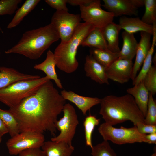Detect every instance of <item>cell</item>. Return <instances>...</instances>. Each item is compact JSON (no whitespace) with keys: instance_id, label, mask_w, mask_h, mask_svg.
I'll return each mask as SVG.
<instances>
[{"instance_id":"obj_1","label":"cell","mask_w":156,"mask_h":156,"mask_svg":"<svg viewBox=\"0 0 156 156\" xmlns=\"http://www.w3.org/2000/svg\"><path fill=\"white\" fill-rule=\"evenodd\" d=\"M65 100L50 80L33 94L8 110L16 120L20 133L49 132L55 136V124L62 111Z\"/></svg>"},{"instance_id":"obj_2","label":"cell","mask_w":156,"mask_h":156,"mask_svg":"<svg viewBox=\"0 0 156 156\" xmlns=\"http://www.w3.org/2000/svg\"><path fill=\"white\" fill-rule=\"evenodd\" d=\"M99 114L105 122L113 126L127 120L135 126L144 123L145 118L133 97L129 94L121 96L109 95L101 99Z\"/></svg>"},{"instance_id":"obj_3","label":"cell","mask_w":156,"mask_h":156,"mask_svg":"<svg viewBox=\"0 0 156 156\" xmlns=\"http://www.w3.org/2000/svg\"><path fill=\"white\" fill-rule=\"evenodd\" d=\"M60 38L55 28L50 23L25 32L17 44L5 51V53L18 54L30 59L36 60Z\"/></svg>"},{"instance_id":"obj_4","label":"cell","mask_w":156,"mask_h":156,"mask_svg":"<svg viewBox=\"0 0 156 156\" xmlns=\"http://www.w3.org/2000/svg\"><path fill=\"white\" fill-rule=\"evenodd\" d=\"M94 28L87 23H81L69 40L60 42L53 53L56 66L59 69L67 73H72L77 70L79 66L76 58L78 47Z\"/></svg>"},{"instance_id":"obj_5","label":"cell","mask_w":156,"mask_h":156,"mask_svg":"<svg viewBox=\"0 0 156 156\" xmlns=\"http://www.w3.org/2000/svg\"><path fill=\"white\" fill-rule=\"evenodd\" d=\"M46 76L37 79L20 81L0 89V101L11 108L35 93L43 83L50 80Z\"/></svg>"},{"instance_id":"obj_6","label":"cell","mask_w":156,"mask_h":156,"mask_svg":"<svg viewBox=\"0 0 156 156\" xmlns=\"http://www.w3.org/2000/svg\"><path fill=\"white\" fill-rule=\"evenodd\" d=\"M98 130L104 140H110L116 144L142 142L151 144L145 137L146 134L140 133L135 126L129 128L121 126L116 128L105 122L100 125Z\"/></svg>"},{"instance_id":"obj_7","label":"cell","mask_w":156,"mask_h":156,"mask_svg":"<svg viewBox=\"0 0 156 156\" xmlns=\"http://www.w3.org/2000/svg\"><path fill=\"white\" fill-rule=\"evenodd\" d=\"M63 116L57 120L55 124L60 134L51 139L56 142H63L73 146L72 141L79 123L77 115L73 106L69 103H65L62 111Z\"/></svg>"},{"instance_id":"obj_8","label":"cell","mask_w":156,"mask_h":156,"mask_svg":"<svg viewBox=\"0 0 156 156\" xmlns=\"http://www.w3.org/2000/svg\"><path fill=\"white\" fill-rule=\"evenodd\" d=\"M101 1L93 0L88 5L79 6L81 19L95 28L102 29L113 22L114 16L111 12L103 10Z\"/></svg>"},{"instance_id":"obj_9","label":"cell","mask_w":156,"mask_h":156,"mask_svg":"<svg viewBox=\"0 0 156 156\" xmlns=\"http://www.w3.org/2000/svg\"><path fill=\"white\" fill-rule=\"evenodd\" d=\"M44 141L42 133L23 132L9 139L6 145L9 154L16 155L25 150L40 148Z\"/></svg>"},{"instance_id":"obj_10","label":"cell","mask_w":156,"mask_h":156,"mask_svg":"<svg viewBox=\"0 0 156 156\" xmlns=\"http://www.w3.org/2000/svg\"><path fill=\"white\" fill-rule=\"evenodd\" d=\"M81 20L79 14H70L68 11H56L51 23L57 30L61 42H65L73 36Z\"/></svg>"},{"instance_id":"obj_11","label":"cell","mask_w":156,"mask_h":156,"mask_svg":"<svg viewBox=\"0 0 156 156\" xmlns=\"http://www.w3.org/2000/svg\"><path fill=\"white\" fill-rule=\"evenodd\" d=\"M102 6L114 16H137L138 8L144 5V0H103Z\"/></svg>"},{"instance_id":"obj_12","label":"cell","mask_w":156,"mask_h":156,"mask_svg":"<svg viewBox=\"0 0 156 156\" xmlns=\"http://www.w3.org/2000/svg\"><path fill=\"white\" fill-rule=\"evenodd\" d=\"M132 61L118 58L105 69L108 79L120 84L131 79L133 68Z\"/></svg>"},{"instance_id":"obj_13","label":"cell","mask_w":156,"mask_h":156,"mask_svg":"<svg viewBox=\"0 0 156 156\" xmlns=\"http://www.w3.org/2000/svg\"><path fill=\"white\" fill-rule=\"evenodd\" d=\"M106 68L98 62L90 55L85 58L84 70L86 76L100 84L109 85L105 71Z\"/></svg>"},{"instance_id":"obj_14","label":"cell","mask_w":156,"mask_h":156,"mask_svg":"<svg viewBox=\"0 0 156 156\" xmlns=\"http://www.w3.org/2000/svg\"><path fill=\"white\" fill-rule=\"evenodd\" d=\"M60 94L65 100L74 103L84 115L92 107L100 104L101 102V99L98 98L82 96L71 91L63 90Z\"/></svg>"},{"instance_id":"obj_15","label":"cell","mask_w":156,"mask_h":156,"mask_svg":"<svg viewBox=\"0 0 156 156\" xmlns=\"http://www.w3.org/2000/svg\"><path fill=\"white\" fill-rule=\"evenodd\" d=\"M152 35L144 31L140 32V39L138 43L135 61L133 64L131 79L132 81L142 65L150 49Z\"/></svg>"},{"instance_id":"obj_16","label":"cell","mask_w":156,"mask_h":156,"mask_svg":"<svg viewBox=\"0 0 156 156\" xmlns=\"http://www.w3.org/2000/svg\"><path fill=\"white\" fill-rule=\"evenodd\" d=\"M40 77L38 75L21 73L12 68L0 66V89L18 81L34 79Z\"/></svg>"},{"instance_id":"obj_17","label":"cell","mask_w":156,"mask_h":156,"mask_svg":"<svg viewBox=\"0 0 156 156\" xmlns=\"http://www.w3.org/2000/svg\"><path fill=\"white\" fill-rule=\"evenodd\" d=\"M118 24L121 29L131 34L138 31H144L152 35L153 27L152 25L144 23L139 17H128L123 16L120 17Z\"/></svg>"},{"instance_id":"obj_18","label":"cell","mask_w":156,"mask_h":156,"mask_svg":"<svg viewBox=\"0 0 156 156\" xmlns=\"http://www.w3.org/2000/svg\"><path fill=\"white\" fill-rule=\"evenodd\" d=\"M126 91L128 94L133 97L145 118L147 110L149 92L145 87L143 81L133 87L127 88Z\"/></svg>"},{"instance_id":"obj_19","label":"cell","mask_w":156,"mask_h":156,"mask_svg":"<svg viewBox=\"0 0 156 156\" xmlns=\"http://www.w3.org/2000/svg\"><path fill=\"white\" fill-rule=\"evenodd\" d=\"M56 66L54 53L50 50H49L47 53L46 57L44 60L40 63L36 64L34 68L36 70L43 71L50 80L54 81L58 88L62 89L63 87L56 72Z\"/></svg>"},{"instance_id":"obj_20","label":"cell","mask_w":156,"mask_h":156,"mask_svg":"<svg viewBox=\"0 0 156 156\" xmlns=\"http://www.w3.org/2000/svg\"><path fill=\"white\" fill-rule=\"evenodd\" d=\"M46 156H71L74 147L66 143L51 140L44 142L41 147Z\"/></svg>"},{"instance_id":"obj_21","label":"cell","mask_w":156,"mask_h":156,"mask_svg":"<svg viewBox=\"0 0 156 156\" xmlns=\"http://www.w3.org/2000/svg\"><path fill=\"white\" fill-rule=\"evenodd\" d=\"M123 44L119 54L118 59L132 61L135 56L138 42L133 34L123 31L122 34Z\"/></svg>"},{"instance_id":"obj_22","label":"cell","mask_w":156,"mask_h":156,"mask_svg":"<svg viewBox=\"0 0 156 156\" xmlns=\"http://www.w3.org/2000/svg\"><path fill=\"white\" fill-rule=\"evenodd\" d=\"M102 29L109 50L113 52H119V35L121 29L119 25L113 22Z\"/></svg>"},{"instance_id":"obj_23","label":"cell","mask_w":156,"mask_h":156,"mask_svg":"<svg viewBox=\"0 0 156 156\" xmlns=\"http://www.w3.org/2000/svg\"><path fill=\"white\" fill-rule=\"evenodd\" d=\"M81 45L110 51L108 48L102 29L94 28L85 38Z\"/></svg>"},{"instance_id":"obj_24","label":"cell","mask_w":156,"mask_h":156,"mask_svg":"<svg viewBox=\"0 0 156 156\" xmlns=\"http://www.w3.org/2000/svg\"><path fill=\"white\" fill-rule=\"evenodd\" d=\"M40 1V0H26L21 7L16 11L13 18L7 26V28L11 29L18 25Z\"/></svg>"},{"instance_id":"obj_25","label":"cell","mask_w":156,"mask_h":156,"mask_svg":"<svg viewBox=\"0 0 156 156\" xmlns=\"http://www.w3.org/2000/svg\"><path fill=\"white\" fill-rule=\"evenodd\" d=\"M90 54L99 64L106 68L119 57V52H113L94 48H90Z\"/></svg>"},{"instance_id":"obj_26","label":"cell","mask_w":156,"mask_h":156,"mask_svg":"<svg viewBox=\"0 0 156 156\" xmlns=\"http://www.w3.org/2000/svg\"><path fill=\"white\" fill-rule=\"evenodd\" d=\"M152 42L150 49L142 64V66L139 73L132 81L133 86L136 85L143 81L146 73L151 68L153 55L156 44V26H153V32Z\"/></svg>"},{"instance_id":"obj_27","label":"cell","mask_w":156,"mask_h":156,"mask_svg":"<svg viewBox=\"0 0 156 156\" xmlns=\"http://www.w3.org/2000/svg\"><path fill=\"white\" fill-rule=\"evenodd\" d=\"M0 118L6 127L11 137L20 133L18 124L15 118L8 110L0 108Z\"/></svg>"},{"instance_id":"obj_28","label":"cell","mask_w":156,"mask_h":156,"mask_svg":"<svg viewBox=\"0 0 156 156\" xmlns=\"http://www.w3.org/2000/svg\"><path fill=\"white\" fill-rule=\"evenodd\" d=\"M100 122V119L97 118L95 116L90 115L85 118L83 122L86 144L91 148L93 147L92 134L95 126L99 125Z\"/></svg>"},{"instance_id":"obj_29","label":"cell","mask_w":156,"mask_h":156,"mask_svg":"<svg viewBox=\"0 0 156 156\" xmlns=\"http://www.w3.org/2000/svg\"><path fill=\"white\" fill-rule=\"evenodd\" d=\"M145 10L141 20L147 24L156 23V0H144Z\"/></svg>"},{"instance_id":"obj_30","label":"cell","mask_w":156,"mask_h":156,"mask_svg":"<svg viewBox=\"0 0 156 156\" xmlns=\"http://www.w3.org/2000/svg\"><path fill=\"white\" fill-rule=\"evenodd\" d=\"M91 149L92 156H117L116 153L107 140H104L102 142L93 146Z\"/></svg>"},{"instance_id":"obj_31","label":"cell","mask_w":156,"mask_h":156,"mask_svg":"<svg viewBox=\"0 0 156 156\" xmlns=\"http://www.w3.org/2000/svg\"><path fill=\"white\" fill-rule=\"evenodd\" d=\"M22 2V0H0V16L13 14L17 10L18 5ZM0 31L3 32L0 27Z\"/></svg>"},{"instance_id":"obj_32","label":"cell","mask_w":156,"mask_h":156,"mask_svg":"<svg viewBox=\"0 0 156 156\" xmlns=\"http://www.w3.org/2000/svg\"><path fill=\"white\" fill-rule=\"evenodd\" d=\"M144 85L150 93H156V66H152L143 80Z\"/></svg>"},{"instance_id":"obj_33","label":"cell","mask_w":156,"mask_h":156,"mask_svg":"<svg viewBox=\"0 0 156 156\" xmlns=\"http://www.w3.org/2000/svg\"><path fill=\"white\" fill-rule=\"evenodd\" d=\"M153 96L149 93L147 110L144 119L146 124L156 125V103Z\"/></svg>"},{"instance_id":"obj_34","label":"cell","mask_w":156,"mask_h":156,"mask_svg":"<svg viewBox=\"0 0 156 156\" xmlns=\"http://www.w3.org/2000/svg\"><path fill=\"white\" fill-rule=\"evenodd\" d=\"M45 2L56 11H68L66 6L67 0H45Z\"/></svg>"},{"instance_id":"obj_35","label":"cell","mask_w":156,"mask_h":156,"mask_svg":"<svg viewBox=\"0 0 156 156\" xmlns=\"http://www.w3.org/2000/svg\"><path fill=\"white\" fill-rule=\"evenodd\" d=\"M138 131L140 133L146 134L156 133V125H150L139 122L135 126Z\"/></svg>"},{"instance_id":"obj_36","label":"cell","mask_w":156,"mask_h":156,"mask_svg":"<svg viewBox=\"0 0 156 156\" xmlns=\"http://www.w3.org/2000/svg\"><path fill=\"white\" fill-rule=\"evenodd\" d=\"M18 155L19 156H46L40 148L25 150L21 151Z\"/></svg>"},{"instance_id":"obj_37","label":"cell","mask_w":156,"mask_h":156,"mask_svg":"<svg viewBox=\"0 0 156 156\" xmlns=\"http://www.w3.org/2000/svg\"><path fill=\"white\" fill-rule=\"evenodd\" d=\"M93 0H67V3L73 6L84 5H88Z\"/></svg>"},{"instance_id":"obj_38","label":"cell","mask_w":156,"mask_h":156,"mask_svg":"<svg viewBox=\"0 0 156 156\" xmlns=\"http://www.w3.org/2000/svg\"><path fill=\"white\" fill-rule=\"evenodd\" d=\"M146 138L150 142V144H156V133L146 134Z\"/></svg>"},{"instance_id":"obj_39","label":"cell","mask_w":156,"mask_h":156,"mask_svg":"<svg viewBox=\"0 0 156 156\" xmlns=\"http://www.w3.org/2000/svg\"><path fill=\"white\" fill-rule=\"evenodd\" d=\"M8 133V131L7 129L0 118V135L2 137Z\"/></svg>"},{"instance_id":"obj_40","label":"cell","mask_w":156,"mask_h":156,"mask_svg":"<svg viewBox=\"0 0 156 156\" xmlns=\"http://www.w3.org/2000/svg\"><path fill=\"white\" fill-rule=\"evenodd\" d=\"M152 62L153 63L154 66H156V56L155 54L152 57Z\"/></svg>"},{"instance_id":"obj_41","label":"cell","mask_w":156,"mask_h":156,"mask_svg":"<svg viewBox=\"0 0 156 156\" xmlns=\"http://www.w3.org/2000/svg\"><path fill=\"white\" fill-rule=\"evenodd\" d=\"M151 156H156V153H154Z\"/></svg>"},{"instance_id":"obj_42","label":"cell","mask_w":156,"mask_h":156,"mask_svg":"<svg viewBox=\"0 0 156 156\" xmlns=\"http://www.w3.org/2000/svg\"><path fill=\"white\" fill-rule=\"evenodd\" d=\"M2 141V137L0 135V143Z\"/></svg>"},{"instance_id":"obj_43","label":"cell","mask_w":156,"mask_h":156,"mask_svg":"<svg viewBox=\"0 0 156 156\" xmlns=\"http://www.w3.org/2000/svg\"><path fill=\"white\" fill-rule=\"evenodd\" d=\"M0 53H1V52H0Z\"/></svg>"}]
</instances>
